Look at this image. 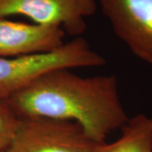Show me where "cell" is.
Segmentation results:
<instances>
[{"instance_id":"6","label":"cell","mask_w":152,"mask_h":152,"mask_svg":"<svg viewBox=\"0 0 152 152\" xmlns=\"http://www.w3.org/2000/svg\"><path fill=\"white\" fill-rule=\"evenodd\" d=\"M58 27L9 20L0 17V58L50 52L64 43Z\"/></svg>"},{"instance_id":"8","label":"cell","mask_w":152,"mask_h":152,"mask_svg":"<svg viewBox=\"0 0 152 152\" xmlns=\"http://www.w3.org/2000/svg\"><path fill=\"white\" fill-rule=\"evenodd\" d=\"M19 118L6 100L0 98V147H8L16 129Z\"/></svg>"},{"instance_id":"5","label":"cell","mask_w":152,"mask_h":152,"mask_svg":"<svg viewBox=\"0 0 152 152\" xmlns=\"http://www.w3.org/2000/svg\"><path fill=\"white\" fill-rule=\"evenodd\" d=\"M117 37L152 65V0H99Z\"/></svg>"},{"instance_id":"9","label":"cell","mask_w":152,"mask_h":152,"mask_svg":"<svg viewBox=\"0 0 152 152\" xmlns=\"http://www.w3.org/2000/svg\"><path fill=\"white\" fill-rule=\"evenodd\" d=\"M0 152H5V149H3L0 147Z\"/></svg>"},{"instance_id":"3","label":"cell","mask_w":152,"mask_h":152,"mask_svg":"<svg viewBox=\"0 0 152 152\" xmlns=\"http://www.w3.org/2000/svg\"><path fill=\"white\" fill-rule=\"evenodd\" d=\"M96 142L71 121L19 118L5 152H91Z\"/></svg>"},{"instance_id":"7","label":"cell","mask_w":152,"mask_h":152,"mask_svg":"<svg viewBox=\"0 0 152 152\" xmlns=\"http://www.w3.org/2000/svg\"><path fill=\"white\" fill-rule=\"evenodd\" d=\"M122 134L113 143H96L91 152H152V118L137 114L122 127Z\"/></svg>"},{"instance_id":"4","label":"cell","mask_w":152,"mask_h":152,"mask_svg":"<svg viewBox=\"0 0 152 152\" xmlns=\"http://www.w3.org/2000/svg\"><path fill=\"white\" fill-rule=\"evenodd\" d=\"M96 0H0V17L21 15L33 24L61 28L79 37L86 30V19L96 12Z\"/></svg>"},{"instance_id":"1","label":"cell","mask_w":152,"mask_h":152,"mask_svg":"<svg viewBox=\"0 0 152 152\" xmlns=\"http://www.w3.org/2000/svg\"><path fill=\"white\" fill-rule=\"evenodd\" d=\"M18 118L71 121L96 143L129 119L113 75L81 77L70 69L50 71L7 100Z\"/></svg>"},{"instance_id":"2","label":"cell","mask_w":152,"mask_h":152,"mask_svg":"<svg viewBox=\"0 0 152 152\" xmlns=\"http://www.w3.org/2000/svg\"><path fill=\"white\" fill-rule=\"evenodd\" d=\"M105 64L103 57L80 37L50 52L0 58V98L7 100L50 71L99 67Z\"/></svg>"}]
</instances>
